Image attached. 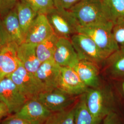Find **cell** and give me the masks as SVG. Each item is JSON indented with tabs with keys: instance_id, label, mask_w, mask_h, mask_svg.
Masks as SVG:
<instances>
[{
	"instance_id": "cell-28",
	"label": "cell",
	"mask_w": 124,
	"mask_h": 124,
	"mask_svg": "<svg viewBox=\"0 0 124 124\" xmlns=\"http://www.w3.org/2000/svg\"><path fill=\"white\" fill-rule=\"evenodd\" d=\"M55 8L70 10L81 0H53Z\"/></svg>"
},
{
	"instance_id": "cell-1",
	"label": "cell",
	"mask_w": 124,
	"mask_h": 124,
	"mask_svg": "<svg viewBox=\"0 0 124 124\" xmlns=\"http://www.w3.org/2000/svg\"><path fill=\"white\" fill-rule=\"evenodd\" d=\"M84 94L89 111L98 123L114 111V97L109 87L100 85L97 87L88 88Z\"/></svg>"
},
{
	"instance_id": "cell-2",
	"label": "cell",
	"mask_w": 124,
	"mask_h": 124,
	"mask_svg": "<svg viewBox=\"0 0 124 124\" xmlns=\"http://www.w3.org/2000/svg\"><path fill=\"white\" fill-rule=\"evenodd\" d=\"M80 27L106 24L110 22L105 17L101 0H81L70 10Z\"/></svg>"
},
{
	"instance_id": "cell-27",
	"label": "cell",
	"mask_w": 124,
	"mask_h": 124,
	"mask_svg": "<svg viewBox=\"0 0 124 124\" xmlns=\"http://www.w3.org/2000/svg\"><path fill=\"white\" fill-rule=\"evenodd\" d=\"M19 0H0V18L15 8Z\"/></svg>"
},
{
	"instance_id": "cell-29",
	"label": "cell",
	"mask_w": 124,
	"mask_h": 124,
	"mask_svg": "<svg viewBox=\"0 0 124 124\" xmlns=\"http://www.w3.org/2000/svg\"><path fill=\"white\" fill-rule=\"evenodd\" d=\"M9 42L10 41L9 37L5 31L0 19V50Z\"/></svg>"
},
{
	"instance_id": "cell-20",
	"label": "cell",
	"mask_w": 124,
	"mask_h": 124,
	"mask_svg": "<svg viewBox=\"0 0 124 124\" xmlns=\"http://www.w3.org/2000/svg\"><path fill=\"white\" fill-rule=\"evenodd\" d=\"M15 8L20 28L25 40L27 31L38 14L26 3L20 0L18 1Z\"/></svg>"
},
{
	"instance_id": "cell-13",
	"label": "cell",
	"mask_w": 124,
	"mask_h": 124,
	"mask_svg": "<svg viewBox=\"0 0 124 124\" xmlns=\"http://www.w3.org/2000/svg\"><path fill=\"white\" fill-rule=\"evenodd\" d=\"M18 46L10 42L0 50V81L12 74L19 66Z\"/></svg>"
},
{
	"instance_id": "cell-30",
	"label": "cell",
	"mask_w": 124,
	"mask_h": 124,
	"mask_svg": "<svg viewBox=\"0 0 124 124\" xmlns=\"http://www.w3.org/2000/svg\"><path fill=\"white\" fill-rule=\"evenodd\" d=\"M103 124H119L118 117L114 111L108 114L103 119Z\"/></svg>"
},
{
	"instance_id": "cell-26",
	"label": "cell",
	"mask_w": 124,
	"mask_h": 124,
	"mask_svg": "<svg viewBox=\"0 0 124 124\" xmlns=\"http://www.w3.org/2000/svg\"><path fill=\"white\" fill-rule=\"evenodd\" d=\"M44 123L38 121H32L18 117L14 115L7 116L0 122V124H43Z\"/></svg>"
},
{
	"instance_id": "cell-3",
	"label": "cell",
	"mask_w": 124,
	"mask_h": 124,
	"mask_svg": "<svg viewBox=\"0 0 124 124\" xmlns=\"http://www.w3.org/2000/svg\"><path fill=\"white\" fill-rule=\"evenodd\" d=\"M46 15L54 34L58 37L70 39L79 33L80 26L70 10L55 8Z\"/></svg>"
},
{
	"instance_id": "cell-5",
	"label": "cell",
	"mask_w": 124,
	"mask_h": 124,
	"mask_svg": "<svg viewBox=\"0 0 124 124\" xmlns=\"http://www.w3.org/2000/svg\"><path fill=\"white\" fill-rule=\"evenodd\" d=\"M8 77L28 100L37 99L40 93L45 92L44 86L36 75L27 71L21 62L18 69Z\"/></svg>"
},
{
	"instance_id": "cell-17",
	"label": "cell",
	"mask_w": 124,
	"mask_h": 124,
	"mask_svg": "<svg viewBox=\"0 0 124 124\" xmlns=\"http://www.w3.org/2000/svg\"><path fill=\"white\" fill-rule=\"evenodd\" d=\"M0 19L10 42H14L18 46L24 42L16 8L11 10L2 18H0Z\"/></svg>"
},
{
	"instance_id": "cell-24",
	"label": "cell",
	"mask_w": 124,
	"mask_h": 124,
	"mask_svg": "<svg viewBox=\"0 0 124 124\" xmlns=\"http://www.w3.org/2000/svg\"><path fill=\"white\" fill-rule=\"evenodd\" d=\"M30 6L38 14L46 15L53 9L55 6L53 0H19Z\"/></svg>"
},
{
	"instance_id": "cell-7",
	"label": "cell",
	"mask_w": 124,
	"mask_h": 124,
	"mask_svg": "<svg viewBox=\"0 0 124 124\" xmlns=\"http://www.w3.org/2000/svg\"><path fill=\"white\" fill-rule=\"evenodd\" d=\"M27 100L9 77L0 81V101L7 106L10 115L17 113Z\"/></svg>"
},
{
	"instance_id": "cell-16",
	"label": "cell",
	"mask_w": 124,
	"mask_h": 124,
	"mask_svg": "<svg viewBox=\"0 0 124 124\" xmlns=\"http://www.w3.org/2000/svg\"><path fill=\"white\" fill-rule=\"evenodd\" d=\"M36 45L24 42L18 45L17 48L19 61L27 71L35 75L41 63L36 54Z\"/></svg>"
},
{
	"instance_id": "cell-9",
	"label": "cell",
	"mask_w": 124,
	"mask_h": 124,
	"mask_svg": "<svg viewBox=\"0 0 124 124\" xmlns=\"http://www.w3.org/2000/svg\"><path fill=\"white\" fill-rule=\"evenodd\" d=\"M73 68L61 67V75L58 88L72 96L81 95L88 89Z\"/></svg>"
},
{
	"instance_id": "cell-21",
	"label": "cell",
	"mask_w": 124,
	"mask_h": 124,
	"mask_svg": "<svg viewBox=\"0 0 124 124\" xmlns=\"http://www.w3.org/2000/svg\"><path fill=\"white\" fill-rule=\"evenodd\" d=\"M59 37L55 34L36 45V52L37 57L41 63L53 59Z\"/></svg>"
},
{
	"instance_id": "cell-32",
	"label": "cell",
	"mask_w": 124,
	"mask_h": 124,
	"mask_svg": "<svg viewBox=\"0 0 124 124\" xmlns=\"http://www.w3.org/2000/svg\"><path fill=\"white\" fill-rule=\"evenodd\" d=\"M120 80V89L124 94V78L119 79Z\"/></svg>"
},
{
	"instance_id": "cell-12",
	"label": "cell",
	"mask_w": 124,
	"mask_h": 124,
	"mask_svg": "<svg viewBox=\"0 0 124 124\" xmlns=\"http://www.w3.org/2000/svg\"><path fill=\"white\" fill-rule=\"evenodd\" d=\"M53 60L60 67L73 68L80 59L70 39L59 37Z\"/></svg>"
},
{
	"instance_id": "cell-23",
	"label": "cell",
	"mask_w": 124,
	"mask_h": 124,
	"mask_svg": "<svg viewBox=\"0 0 124 124\" xmlns=\"http://www.w3.org/2000/svg\"><path fill=\"white\" fill-rule=\"evenodd\" d=\"M75 106L70 109L53 113L43 124H74Z\"/></svg>"
},
{
	"instance_id": "cell-8",
	"label": "cell",
	"mask_w": 124,
	"mask_h": 124,
	"mask_svg": "<svg viewBox=\"0 0 124 124\" xmlns=\"http://www.w3.org/2000/svg\"><path fill=\"white\" fill-rule=\"evenodd\" d=\"M37 99L49 110L55 113L68 109L75 102V96L57 88L40 93Z\"/></svg>"
},
{
	"instance_id": "cell-14",
	"label": "cell",
	"mask_w": 124,
	"mask_h": 124,
	"mask_svg": "<svg viewBox=\"0 0 124 124\" xmlns=\"http://www.w3.org/2000/svg\"><path fill=\"white\" fill-rule=\"evenodd\" d=\"M52 113L37 99H32L28 100L13 115L25 120L44 123Z\"/></svg>"
},
{
	"instance_id": "cell-22",
	"label": "cell",
	"mask_w": 124,
	"mask_h": 124,
	"mask_svg": "<svg viewBox=\"0 0 124 124\" xmlns=\"http://www.w3.org/2000/svg\"><path fill=\"white\" fill-rule=\"evenodd\" d=\"M74 124H99L89 111L85 94L81 95L79 101L75 106Z\"/></svg>"
},
{
	"instance_id": "cell-15",
	"label": "cell",
	"mask_w": 124,
	"mask_h": 124,
	"mask_svg": "<svg viewBox=\"0 0 124 124\" xmlns=\"http://www.w3.org/2000/svg\"><path fill=\"white\" fill-rule=\"evenodd\" d=\"M73 68L89 88L97 87L101 85L99 68L97 64L85 60H80Z\"/></svg>"
},
{
	"instance_id": "cell-10",
	"label": "cell",
	"mask_w": 124,
	"mask_h": 124,
	"mask_svg": "<svg viewBox=\"0 0 124 124\" xmlns=\"http://www.w3.org/2000/svg\"><path fill=\"white\" fill-rule=\"evenodd\" d=\"M54 34L46 15L39 14L27 32L24 42L37 45Z\"/></svg>"
},
{
	"instance_id": "cell-25",
	"label": "cell",
	"mask_w": 124,
	"mask_h": 124,
	"mask_svg": "<svg viewBox=\"0 0 124 124\" xmlns=\"http://www.w3.org/2000/svg\"><path fill=\"white\" fill-rule=\"evenodd\" d=\"M112 32L115 40L119 47H124V20L114 25Z\"/></svg>"
},
{
	"instance_id": "cell-4",
	"label": "cell",
	"mask_w": 124,
	"mask_h": 124,
	"mask_svg": "<svg viewBox=\"0 0 124 124\" xmlns=\"http://www.w3.org/2000/svg\"><path fill=\"white\" fill-rule=\"evenodd\" d=\"M113 26L109 23L104 25L80 27L79 33L90 37L108 58L120 48L113 36Z\"/></svg>"
},
{
	"instance_id": "cell-18",
	"label": "cell",
	"mask_w": 124,
	"mask_h": 124,
	"mask_svg": "<svg viewBox=\"0 0 124 124\" xmlns=\"http://www.w3.org/2000/svg\"><path fill=\"white\" fill-rule=\"evenodd\" d=\"M107 73L115 79L124 78V47L119 48L103 62Z\"/></svg>"
},
{
	"instance_id": "cell-31",
	"label": "cell",
	"mask_w": 124,
	"mask_h": 124,
	"mask_svg": "<svg viewBox=\"0 0 124 124\" xmlns=\"http://www.w3.org/2000/svg\"><path fill=\"white\" fill-rule=\"evenodd\" d=\"M9 115L8 109L3 102L0 101V121L2 119Z\"/></svg>"
},
{
	"instance_id": "cell-11",
	"label": "cell",
	"mask_w": 124,
	"mask_h": 124,
	"mask_svg": "<svg viewBox=\"0 0 124 124\" xmlns=\"http://www.w3.org/2000/svg\"><path fill=\"white\" fill-rule=\"evenodd\" d=\"M35 75L44 87L45 92L58 88L61 67L51 59L43 62L36 71Z\"/></svg>"
},
{
	"instance_id": "cell-6",
	"label": "cell",
	"mask_w": 124,
	"mask_h": 124,
	"mask_svg": "<svg viewBox=\"0 0 124 124\" xmlns=\"http://www.w3.org/2000/svg\"><path fill=\"white\" fill-rule=\"evenodd\" d=\"M80 60L93 62L98 65L103 64L107 57L90 37L78 33L70 38Z\"/></svg>"
},
{
	"instance_id": "cell-19",
	"label": "cell",
	"mask_w": 124,
	"mask_h": 124,
	"mask_svg": "<svg viewBox=\"0 0 124 124\" xmlns=\"http://www.w3.org/2000/svg\"><path fill=\"white\" fill-rule=\"evenodd\" d=\"M107 20L114 25L124 20V0H101Z\"/></svg>"
}]
</instances>
